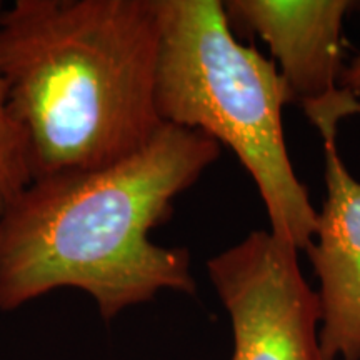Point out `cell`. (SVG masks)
I'll return each instance as SVG.
<instances>
[{
  "instance_id": "1",
  "label": "cell",
  "mask_w": 360,
  "mask_h": 360,
  "mask_svg": "<svg viewBox=\"0 0 360 360\" xmlns=\"http://www.w3.org/2000/svg\"><path fill=\"white\" fill-rule=\"evenodd\" d=\"M220 150L204 132L164 124L114 164L30 180L0 215V310L75 289L109 322L164 290L195 294L188 250L150 232Z\"/></svg>"
},
{
  "instance_id": "2",
  "label": "cell",
  "mask_w": 360,
  "mask_h": 360,
  "mask_svg": "<svg viewBox=\"0 0 360 360\" xmlns=\"http://www.w3.org/2000/svg\"><path fill=\"white\" fill-rule=\"evenodd\" d=\"M157 0H15L0 8V70L32 179L132 155L162 122Z\"/></svg>"
},
{
  "instance_id": "3",
  "label": "cell",
  "mask_w": 360,
  "mask_h": 360,
  "mask_svg": "<svg viewBox=\"0 0 360 360\" xmlns=\"http://www.w3.org/2000/svg\"><path fill=\"white\" fill-rule=\"evenodd\" d=\"M155 102L162 122L227 146L262 197L274 236L307 250L319 212L283 135L285 89L274 60L244 45L220 0H157Z\"/></svg>"
},
{
  "instance_id": "4",
  "label": "cell",
  "mask_w": 360,
  "mask_h": 360,
  "mask_svg": "<svg viewBox=\"0 0 360 360\" xmlns=\"http://www.w3.org/2000/svg\"><path fill=\"white\" fill-rule=\"evenodd\" d=\"M297 254L270 231H254L207 260L231 319L232 360H323L321 302Z\"/></svg>"
},
{
  "instance_id": "5",
  "label": "cell",
  "mask_w": 360,
  "mask_h": 360,
  "mask_svg": "<svg viewBox=\"0 0 360 360\" xmlns=\"http://www.w3.org/2000/svg\"><path fill=\"white\" fill-rule=\"evenodd\" d=\"M360 6L350 0H227L224 12L233 34L257 35L278 64L287 103L302 107L322 141L339 124L360 115V102L340 87L342 27Z\"/></svg>"
},
{
  "instance_id": "6",
  "label": "cell",
  "mask_w": 360,
  "mask_h": 360,
  "mask_svg": "<svg viewBox=\"0 0 360 360\" xmlns=\"http://www.w3.org/2000/svg\"><path fill=\"white\" fill-rule=\"evenodd\" d=\"M323 142L327 199L307 250L321 283L323 360H360V182L340 159L337 137Z\"/></svg>"
},
{
  "instance_id": "7",
  "label": "cell",
  "mask_w": 360,
  "mask_h": 360,
  "mask_svg": "<svg viewBox=\"0 0 360 360\" xmlns=\"http://www.w3.org/2000/svg\"><path fill=\"white\" fill-rule=\"evenodd\" d=\"M30 180L32 172L25 135L8 105L6 82L0 70V215L29 186Z\"/></svg>"
},
{
  "instance_id": "8",
  "label": "cell",
  "mask_w": 360,
  "mask_h": 360,
  "mask_svg": "<svg viewBox=\"0 0 360 360\" xmlns=\"http://www.w3.org/2000/svg\"><path fill=\"white\" fill-rule=\"evenodd\" d=\"M340 87L347 92L360 97V53L350 60L349 65L344 67L340 75Z\"/></svg>"
}]
</instances>
